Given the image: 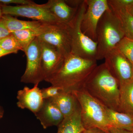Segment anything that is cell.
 Returning a JSON list of instances; mask_svg holds the SVG:
<instances>
[{
	"instance_id": "cell-1",
	"label": "cell",
	"mask_w": 133,
	"mask_h": 133,
	"mask_svg": "<svg viewBox=\"0 0 133 133\" xmlns=\"http://www.w3.org/2000/svg\"><path fill=\"white\" fill-rule=\"evenodd\" d=\"M97 66V60L84 59L70 53L64 57L57 71L44 81L63 91L73 93L83 89Z\"/></svg>"
},
{
	"instance_id": "cell-16",
	"label": "cell",
	"mask_w": 133,
	"mask_h": 133,
	"mask_svg": "<svg viewBox=\"0 0 133 133\" xmlns=\"http://www.w3.org/2000/svg\"><path fill=\"white\" fill-rule=\"evenodd\" d=\"M2 18L7 28L11 33L23 30H30L37 32L39 35L42 32L45 24L37 21H22L9 15H3Z\"/></svg>"
},
{
	"instance_id": "cell-25",
	"label": "cell",
	"mask_w": 133,
	"mask_h": 133,
	"mask_svg": "<svg viewBox=\"0 0 133 133\" xmlns=\"http://www.w3.org/2000/svg\"><path fill=\"white\" fill-rule=\"evenodd\" d=\"M109 7L128 9L133 5V0H107Z\"/></svg>"
},
{
	"instance_id": "cell-12",
	"label": "cell",
	"mask_w": 133,
	"mask_h": 133,
	"mask_svg": "<svg viewBox=\"0 0 133 133\" xmlns=\"http://www.w3.org/2000/svg\"><path fill=\"white\" fill-rule=\"evenodd\" d=\"M39 84L34 85L32 88L24 87L17 92V107L22 109H28L35 115L43 104L44 99L43 97Z\"/></svg>"
},
{
	"instance_id": "cell-8",
	"label": "cell",
	"mask_w": 133,
	"mask_h": 133,
	"mask_svg": "<svg viewBox=\"0 0 133 133\" xmlns=\"http://www.w3.org/2000/svg\"><path fill=\"white\" fill-rule=\"evenodd\" d=\"M26 66L21 78L22 83L39 84L44 80L41 61V44L40 39L36 37L25 52Z\"/></svg>"
},
{
	"instance_id": "cell-3",
	"label": "cell",
	"mask_w": 133,
	"mask_h": 133,
	"mask_svg": "<svg viewBox=\"0 0 133 133\" xmlns=\"http://www.w3.org/2000/svg\"><path fill=\"white\" fill-rule=\"evenodd\" d=\"M124 37L118 19L109 9L101 17L97 27L96 60L104 59Z\"/></svg>"
},
{
	"instance_id": "cell-18",
	"label": "cell",
	"mask_w": 133,
	"mask_h": 133,
	"mask_svg": "<svg viewBox=\"0 0 133 133\" xmlns=\"http://www.w3.org/2000/svg\"><path fill=\"white\" fill-rule=\"evenodd\" d=\"M57 127V133H83L85 128L81 121L80 107L71 116L64 118Z\"/></svg>"
},
{
	"instance_id": "cell-24",
	"label": "cell",
	"mask_w": 133,
	"mask_h": 133,
	"mask_svg": "<svg viewBox=\"0 0 133 133\" xmlns=\"http://www.w3.org/2000/svg\"><path fill=\"white\" fill-rule=\"evenodd\" d=\"M42 95L44 99H50L57 96L62 90L56 87L51 85L47 88L41 89Z\"/></svg>"
},
{
	"instance_id": "cell-13",
	"label": "cell",
	"mask_w": 133,
	"mask_h": 133,
	"mask_svg": "<svg viewBox=\"0 0 133 133\" xmlns=\"http://www.w3.org/2000/svg\"><path fill=\"white\" fill-rule=\"evenodd\" d=\"M35 115L44 129L52 126L58 127L64 118L50 99H44L42 107Z\"/></svg>"
},
{
	"instance_id": "cell-6",
	"label": "cell",
	"mask_w": 133,
	"mask_h": 133,
	"mask_svg": "<svg viewBox=\"0 0 133 133\" xmlns=\"http://www.w3.org/2000/svg\"><path fill=\"white\" fill-rule=\"evenodd\" d=\"M37 37L54 46L64 57L71 52V30L70 24L62 23H45Z\"/></svg>"
},
{
	"instance_id": "cell-30",
	"label": "cell",
	"mask_w": 133,
	"mask_h": 133,
	"mask_svg": "<svg viewBox=\"0 0 133 133\" xmlns=\"http://www.w3.org/2000/svg\"><path fill=\"white\" fill-rule=\"evenodd\" d=\"M83 133H108L102 129L97 128L85 129Z\"/></svg>"
},
{
	"instance_id": "cell-11",
	"label": "cell",
	"mask_w": 133,
	"mask_h": 133,
	"mask_svg": "<svg viewBox=\"0 0 133 133\" xmlns=\"http://www.w3.org/2000/svg\"><path fill=\"white\" fill-rule=\"evenodd\" d=\"M41 42L42 69L44 81L57 71L64 57L54 46L43 41Z\"/></svg>"
},
{
	"instance_id": "cell-15",
	"label": "cell",
	"mask_w": 133,
	"mask_h": 133,
	"mask_svg": "<svg viewBox=\"0 0 133 133\" xmlns=\"http://www.w3.org/2000/svg\"><path fill=\"white\" fill-rule=\"evenodd\" d=\"M50 99L64 118L73 114L80 107L77 98L73 93L62 91L56 97Z\"/></svg>"
},
{
	"instance_id": "cell-9",
	"label": "cell",
	"mask_w": 133,
	"mask_h": 133,
	"mask_svg": "<svg viewBox=\"0 0 133 133\" xmlns=\"http://www.w3.org/2000/svg\"><path fill=\"white\" fill-rule=\"evenodd\" d=\"M104 63L119 88L133 79V65L117 48L105 57Z\"/></svg>"
},
{
	"instance_id": "cell-29",
	"label": "cell",
	"mask_w": 133,
	"mask_h": 133,
	"mask_svg": "<svg viewBox=\"0 0 133 133\" xmlns=\"http://www.w3.org/2000/svg\"><path fill=\"white\" fill-rule=\"evenodd\" d=\"M109 133H133V132L111 127L109 128Z\"/></svg>"
},
{
	"instance_id": "cell-26",
	"label": "cell",
	"mask_w": 133,
	"mask_h": 133,
	"mask_svg": "<svg viewBox=\"0 0 133 133\" xmlns=\"http://www.w3.org/2000/svg\"><path fill=\"white\" fill-rule=\"evenodd\" d=\"M35 3L30 0H0V4L9 5V4H16L17 5H23L32 4Z\"/></svg>"
},
{
	"instance_id": "cell-23",
	"label": "cell",
	"mask_w": 133,
	"mask_h": 133,
	"mask_svg": "<svg viewBox=\"0 0 133 133\" xmlns=\"http://www.w3.org/2000/svg\"><path fill=\"white\" fill-rule=\"evenodd\" d=\"M0 47L8 51L17 53L19 50L22 51L15 37L11 35L0 40Z\"/></svg>"
},
{
	"instance_id": "cell-14",
	"label": "cell",
	"mask_w": 133,
	"mask_h": 133,
	"mask_svg": "<svg viewBox=\"0 0 133 133\" xmlns=\"http://www.w3.org/2000/svg\"><path fill=\"white\" fill-rule=\"evenodd\" d=\"M46 4L59 22L67 24H71L73 21L79 8L72 7L65 0H49Z\"/></svg>"
},
{
	"instance_id": "cell-7",
	"label": "cell",
	"mask_w": 133,
	"mask_h": 133,
	"mask_svg": "<svg viewBox=\"0 0 133 133\" xmlns=\"http://www.w3.org/2000/svg\"><path fill=\"white\" fill-rule=\"evenodd\" d=\"M1 5L3 15L27 17L48 24L59 22L50 11L46 3L40 5L34 3L16 6Z\"/></svg>"
},
{
	"instance_id": "cell-28",
	"label": "cell",
	"mask_w": 133,
	"mask_h": 133,
	"mask_svg": "<svg viewBox=\"0 0 133 133\" xmlns=\"http://www.w3.org/2000/svg\"><path fill=\"white\" fill-rule=\"evenodd\" d=\"M65 1L66 3L72 7L78 8L83 4L84 0H68Z\"/></svg>"
},
{
	"instance_id": "cell-4",
	"label": "cell",
	"mask_w": 133,
	"mask_h": 133,
	"mask_svg": "<svg viewBox=\"0 0 133 133\" xmlns=\"http://www.w3.org/2000/svg\"><path fill=\"white\" fill-rule=\"evenodd\" d=\"M73 94L80 106L81 121L84 128H97L109 133L111 126L106 107L83 88Z\"/></svg>"
},
{
	"instance_id": "cell-33",
	"label": "cell",
	"mask_w": 133,
	"mask_h": 133,
	"mask_svg": "<svg viewBox=\"0 0 133 133\" xmlns=\"http://www.w3.org/2000/svg\"><path fill=\"white\" fill-rule=\"evenodd\" d=\"M128 10V11L130 12V13H131V14L133 16V5Z\"/></svg>"
},
{
	"instance_id": "cell-20",
	"label": "cell",
	"mask_w": 133,
	"mask_h": 133,
	"mask_svg": "<svg viewBox=\"0 0 133 133\" xmlns=\"http://www.w3.org/2000/svg\"><path fill=\"white\" fill-rule=\"evenodd\" d=\"M119 88V112L133 115V79Z\"/></svg>"
},
{
	"instance_id": "cell-31",
	"label": "cell",
	"mask_w": 133,
	"mask_h": 133,
	"mask_svg": "<svg viewBox=\"0 0 133 133\" xmlns=\"http://www.w3.org/2000/svg\"><path fill=\"white\" fill-rule=\"evenodd\" d=\"M12 53H14L12 51H8L3 49L1 47H0V58L3 56H6Z\"/></svg>"
},
{
	"instance_id": "cell-19",
	"label": "cell",
	"mask_w": 133,
	"mask_h": 133,
	"mask_svg": "<svg viewBox=\"0 0 133 133\" xmlns=\"http://www.w3.org/2000/svg\"><path fill=\"white\" fill-rule=\"evenodd\" d=\"M109 8L118 19L125 37L133 40L132 15L127 9Z\"/></svg>"
},
{
	"instance_id": "cell-21",
	"label": "cell",
	"mask_w": 133,
	"mask_h": 133,
	"mask_svg": "<svg viewBox=\"0 0 133 133\" xmlns=\"http://www.w3.org/2000/svg\"><path fill=\"white\" fill-rule=\"evenodd\" d=\"M11 33L16 38L22 51L24 52L29 45L38 35L37 32L30 30L13 31Z\"/></svg>"
},
{
	"instance_id": "cell-34",
	"label": "cell",
	"mask_w": 133,
	"mask_h": 133,
	"mask_svg": "<svg viewBox=\"0 0 133 133\" xmlns=\"http://www.w3.org/2000/svg\"><path fill=\"white\" fill-rule=\"evenodd\" d=\"M3 15L1 5L0 4V18H1Z\"/></svg>"
},
{
	"instance_id": "cell-35",
	"label": "cell",
	"mask_w": 133,
	"mask_h": 133,
	"mask_svg": "<svg viewBox=\"0 0 133 133\" xmlns=\"http://www.w3.org/2000/svg\"></svg>"
},
{
	"instance_id": "cell-32",
	"label": "cell",
	"mask_w": 133,
	"mask_h": 133,
	"mask_svg": "<svg viewBox=\"0 0 133 133\" xmlns=\"http://www.w3.org/2000/svg\"><path fill=\"white\" fill-rule=\"evenodd\" d=\"M4 111L3 108L0 106V119L2 118L4 115Z\"/></svg>"
},
{
	"instance_id": "cell-2",
	"label": "cell",
	"mask_w": 133,
	"mask_h": 133,
	"mask_svg": "<svg viewBox=\"0 0 133 133\" xmlns=\"http://www.w3.org/2000/svg\"><path fill=\"white\" fill-rule=\"evenodd\" d=\"M83 88L106 107L119 112V84L104 63L95 67Z\"/></svg>"
},
{
	"instance_id": "cell-10",
	"label": "cell",
	"mask_w": 133,
	"mask_h": 133,
	"mask_svg": "<svg viewBox=\"0 0 133 133\" xmlns=\"http://www.w3.org/2000/svg\"><path fill=\"white\" fill-rule=\"evenodd\" d=\"M86 2L87 6L81 22V30L96 42L98 23L104 13L110 8L107 0H86Z\"/></svg>"
},
{
	"instance_id": "cell-5",
	"label": "cell",
	"mask_w": 133,
	"mask_h": 133,
	"mask_svg": "<svg viewBox=\"0 0 133 133\" xmlns=\"http://www.w3.org/2000/svg\"><path fill=\"white\" fill-rule=\"evenodd\" d=\"M86 0L79 7L73 21L70 24L71 30V52L84 59L96 60L97 43L84 34L81 23L86 10Z\"/></svg>"
},
{
	"instance_id": "cell-17",
	"label": "cell",
	"mask_w": 133,
	"mask_h": 133,
	"mask_svg": "<svg viewBox=\"0 0 133 133\" xmlns=\"http://www.w3.org/2000/svg\"><path fill=\"white\" fill-rule=\"evenodd\" d=\"M106 110L111 127L133 131V115L107 107Z\"/></svg>"
},
{
	"instance_id": "cell-27",
	"label": "cell",
	"mask_w": 133,
	"mask_h": 133,
	"mask_svg": "<svg viewBox=\"0 0 133 133\" xmlns=\"http://www.w3.org/2000/svg\"><path fill=\"white\" fill-rule=\"evenodd\" d=\"M2 18H0V40L11 35Z\"/></svg>"
},
{
	"instance_id": "cell-22",
	"label": "cell",
	"mask_w": 133,
	"mask_h": 133,
	"mask_svg": "<svg viewBox=\"0 0 133 133\" xmlns=\"http://www.w3.org/2000/svg\"><path fill=\"white\" fill-rule=\"evenodd\" d=\"M116 48L133 65V40L124 37Z\"/></svg>"
}]
</instances>
